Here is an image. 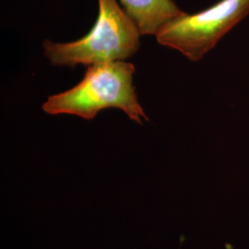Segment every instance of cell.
<instances>
[{
    "label": "cell",
    "instance_id": "obj_2",
    "mask_svg": "<svg viewBox=\"0 0 249 249\" xmlns=\"http://www.w3.org/2000/svg\"><path fill=\"white\" fill-rule=\"evenodd\" d=\"M98 17L89 33L71 43H44L45 56L53 66H91L123 61L140 48L141 32L116 0H98Z\"/></svg>",
    "mask_w": 249,
    "mask_h": 249
},
{
    "label": "cell",
    "instance_id": "obj_1",
    "mask_svg": "<svg viewBox=\"0 0 249 249\" xmlns=\"http://www.w3.org/2000/svg\"><path fill=\"white\" fill-rule=\"evenodd\" d=\"M135 67L124 61L88 66L84 78L72 89L52 95L42 109L48 115H73L92 119L100 111L118 108L142 124L149 120L133 85Z\"/></svg>",
    "mask_w": 249,
    "mask_h": 249
},
{
    "label": "cell",
    "instance_id": "obj_4",
    "mask_svg": "<svg viewBox=\"0 0 249 249\" xmlns=\"http://www.w3.org/2000/svg\"><path fill=\"white\" fill-rule=\"evenodd\" d=\"M142 36H156L162 27L186 14L173 0H120Z\"/></svg>",
    "mask_w": 249,
    "mask_h": 249
},
{
    "label": "cell",
    "instance_id": "obj_3",
    "mask_svg": "<svg viewBox=\"0 0 249 249\" xmlns=\"http://www.w3.org/2000/svg\"><path fill=\"white\" fill-rule=\"evenodd\" d=\"M249 14V0H220L202 11L173 19L155 36L160 45L197 62Z\"/></svg>",
    "mask_w": 249,
    "mask_h": 249
}]
</instances>
